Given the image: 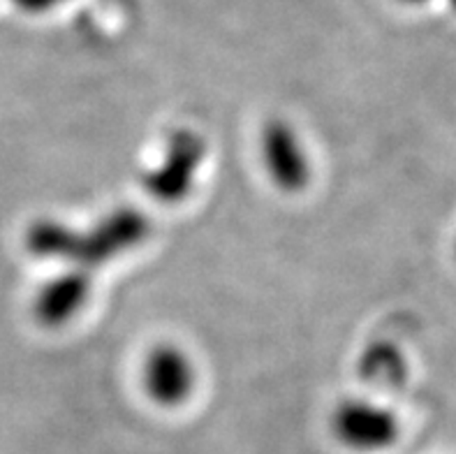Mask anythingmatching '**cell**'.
I'll list each match as a JSON object with an SVG mask.
<instances>
[{"label":"cell","mask_w":456,"mask_h":454,"mask_svg":"<svg viewBox=\"0 0 456 454\" xmlns=\"http://www.w3.org/2000/svg\"><path fill=\"white\" fill-rule=\"evenodd\" d=\"M149 235V219L137 209H116L93 225L88 232H77L69 262L81 269L98 267L118 258L144 242Z\"/></svg>","instance_id":"6da1fadb"},{"label":"cell","mask_w":456,"mask_h":454,"mask_svg":"<svg viewBox=\"0 0 456 454\" xmlns=\"http://www.w3.org/2000/svg\"><path fill=\"white\" fill-rule=\"evenodd\" d=\"M331 432L354 452H380L401 436V422L392 409L370 399H346L331 415Z\"/></svg>","instance_id":"7a4b0ae2"},{"label":"cell","mask_w":456,"mask_h":454,"mask_svg":"<svg viewBox=\"0 0 456 454\" xmlns=\"http://www.w3.org/2000/svg\"><path fill=\"white\" fill-rule=\"evenodd\" d=\"M204 161V139L181 128L165 142V151L158 165L144 174V186L160 202H176L188 195L195 174Z\"/></svg>","instance_id":"3957f363"},{"label":"cell","mask_w":456,"mask_h":454,"mask_svg":"<svg viewBox=\"0 0 456 454\" xmlns=\"http://www.w3.org/2000/svg\"><path fill=\"white\" fill-rule=\"evenodd\" d=\"M260 158L266 177L283 193H297L311 181V158L297 128L273 119L262 128Z\"/></svg>","instance_id":"277c9868"},{"label":"cell","mask_w":456,"mask_h":454,"mask_svg":"<svg viewBox=\"0 0 456 454\" xmlns=\"http://www.w3.org/2000/svg\"><path fill=\"white\" fill-rule=\"evenodd\" d=\"M142 385L146 397L158 406H181L191 399L197 385L195 362L179 345H156L142 362Z\"/></svg>","instance_id":"5b68a950"},{"label":"cell","mask_w":456,"mask_h":454,"mask_svg":"<svg viewBox=\"0 0 456 454\" xmlns=\"http://www.w3.org/2000/svg\"><path fill=\"white\" fill-rule=\"evenodd\" d=\"M91 300V278L86 269L72 267L45 281L33 300V313L45 327H63L84 310Z\"/></svg>","instance_id":"8992f818"},{"label":"cell","mask_w":456,"mask_h":454,"mask_svg":"<svg viewBox=\"0 0 456 454\" xmlns=\"http://www.w3.org/2000/svg\"><path fill=\"white\" fill-rule=\"evenodd\" d=\"M359 374L364 383L378 390H394L408 376V364L396 345L378 341V343L366 345V351L359 357Z\"/></svg>","instance_id":"52a82bcc"},{"label":"cell","mask_w":456,"mask_h":454,"mask_svg":"<svg viewBox=\"0 0 456 454\" xmlns=\"http://www.w3.org/2000/svg\"><path fill=\"white\" fill-rule=\"evenodd\" d=\"M77 230L56 219L35 220L26 232V248L37 258H53L69 262Z\"/></svg>","instance_id":"ba28073f"},{"label":"cell","mask_w":456,"mask_h":454,"mask_svg":"<svg viewBox=\"0 0 456 454\" xmlns=\"http://www.w3.org/2000/svg\"><path fill=\"white\" fill-rule=\"evenodd\" d=\"M61 3H65V0H14V5L19 10L28 12V14H45V12L53 10Z\"/></svg>","instance_id":"9c48e42d"},{"label":"cell","mask_w":456,"mask_h":454,"mask_svg":"<svg viewBox=\"0 0 456 454\" xmlns=\"http://www.w3.org/2000/svg\"><path fill=\"white\" fill-rule=\"evenodd\" d=\"M399 3H403V5H422L427 0H399Z\"/></svg>","instance_id":"30bf717a"},{"label":"cell","mask_w":456,"mask_h":454,"mask_svg":"<svg viewBox=\"0 0 456 454\" xmlns=\"http://www.w3.org/2000/svg\"><path fill=\"white\" fill-rule=\"evenodd\" d=\"M447 3H450V7H452V10L456 12V0H447Z\"/></svg>","instance_id":"8fae6325"},{"label":"cell","mask_w":456,"mask_h":454,"mask_svg":"<svg viewBox=\"0 0 456 454\" xmlns=\"http://www.w3.org/2000/svg\"><path fill=\"white\" fill-rule=\"evenodd\" d=\"M454 253H456V244H454Z\"/></svg>","instance_id":"7c38bea8"}]
</instances>
